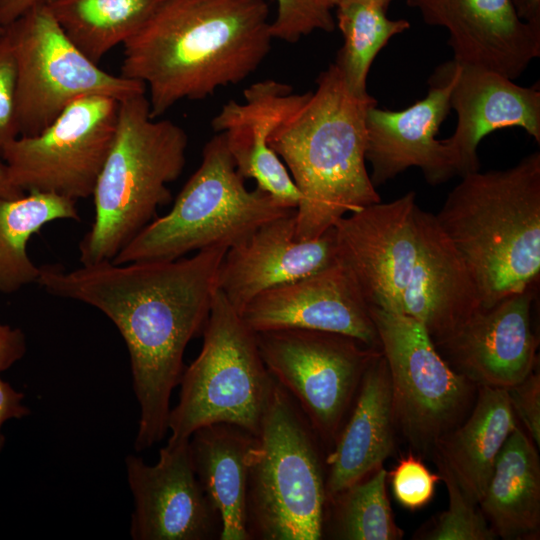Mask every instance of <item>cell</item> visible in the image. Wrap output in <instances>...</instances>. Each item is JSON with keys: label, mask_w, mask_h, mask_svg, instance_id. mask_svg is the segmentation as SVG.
<instances>
[{"label": "cell", "mask_w": 540, "mask_h": 540, "mask_svg": "<svg viewBox=\"0 0 540 540\" xmlns=\"http://www.w3.org/2000/svg\"><path fill=\"white\" fill-rule=\"evenodd\" d=\"M352 411L327 455V499L382 466L394 448L390 376L380 351L366 368Z\"/></svg>", "instance_id": "cell-23"}, {"label": "cell", "mask_w": 540, "mask_h": 540, "mask_svg": "<svg viewBox=\"0 0 540 540\" xmlns=\"http://www.w3.org/2000/svg\"><path fill=\"white\" fill-rule=\"evenodd\" d=\"M386 360L396 424L418 450L437 442L463 420L474 383L456 372L416 319L369 306Z\"/></svg>", "instance_id": "cell-10"}, {"label": "cell", "mask_w": 540, "mask_h": 540, "mask_svg": "<svg viewBox=\"0 0 540 540\" xmlns=\"http://www.w3.org/2000/svg\"><path fill=\"white\" fill-rule=\"evenodd\" d=\"M199 355L182 373L168 420L169 441L188 440L200 427L231 423L257 435L276 381L255 332L218 290Z\"/></svg>", "instance_id": "cell-8"}, {"label": "cell", "mask_w": 540, "mask_h": 540, "mask_svg": "<svg viewBox=\"0 0 540 540\" xmlns=\"http://www.w3.org/2000/svg\"><path fill=\"white\" fill-rule=\"evenodd\" d=\"M16 62L10 37L0 33V153L19 136L16 122Z\"/></svg>", "instance_id": "cell-34"}, {"label": "cell", "mask_w": 540, "mask_h": 540, "mask_svg": "<svg viewBox=\"0 0 540 540\" xmlns=\"http://www.w3.org/2000/svg\"><path fill=\"white\" fill-rule=\"evenodd\" d=\"M316 83L269 138L300 194L299 241L316 239L348 213L381 201L365 158L366 114L377 100L354 94L334 63Z\"/></svg>", "instance_id": "cell-3"}, {"label": "cell", "mask_w": 540, "mask_h": 540, "mask_svg": "<svg viewBox=\"0 0 540 540\" xmlns=\"http://www.w3.org/2000/svg\"><path fill=\"white\" fill-rule=\"evenodd\" d=\"M4 29L16 62L19 136L39 133L79 98L102 95L120 102L146 92L143 83L110 74L86 57L47 4L30 8Z\"/></svg>", "instance_id": "cell-9"}, {"label": "cell", "mask_w": 540, "mask_h": 540, "mask_svg": "<svg viewBox=\"0 0 540 540\" xmlns=\"http://www.w3.org/2000/svg\"><path fill=\"white\" fill-rule=\"evenodd\" d=\"M497 536L535 539L540 528V461L534 442L516 425L500 450L478 503Z\"/></svg>", "instance_id": "cell-26"}, {"label": "cell", "mask_w": 540, "mask_h": 540, "mask_svg": "<svg viewBox=\"0 0 540 540\" xmlns=\"http://www.w3.org/2000/svg\"><path fill=\"white\" fill-rule=\"evenodd\" d=\"M417 254L401 313L419 321L433 342L463 324L481 302L474 277L435 214L415 210Z\"/></svg>", "instance_id": "cell-21"}, {"label": "cell", "mask_w": 540, "mask_h": 540, "mask_svg": "<svg viewBox=\"0 0 540 540\" xmlns=\"http://www.w3.org/2000/svg\"><path fill=\"white\" fill-rule=\"evenodd\" d=\"M165 0H51L47 3L69 40L92 62L124 44Z\"/></svg>", "instance_id": "cell-28"}, {"label": "cell", "mask_w": 540, "mask_h": 540, "mask_svg": "<svg viewBox=\"0 0 540 540\" xmlns=\"http://www.w3.org/2000/svg\"><path fill=\"white\" fill-rule=\"evenodd\" d=\"M425 98L392 111L371 106L366 114V161L375 187L411 167L421 169L431 185L456 176L449 149L436 134L451 110L450 79L432 75Z\"/></svg>", "instance_id": "cell-18"}, {"label": "cell", "mask_w": 540, "mask_h": 540, "mask_svg": "<svg viewBox=\"0 0 540 540\" xmlns=\"http://www.w3.org/2000/svg\"><path fill=\"white\" fill-rule=\"evenodd\" d=\"M329 1L333 8H337L339 6L346 5V4L362 3V4L376 5V6H380L387 9L392 0H329Z\"/></svg>", "instance_id": "cell-41"}, {"label": "cell", "mask_w": 540, "mask_h": 540, "mask_svg": "<svg viewBox=\"0 0 540 540\" xmlns=\"http://www.w3.org/2000/svg\"><path fill=\"white\" fill-rule=\"evenodd\" d=\"M295 211L257 187L248 190L224 135L216 133L170 211L145 226L112 262L174 260L210 247L229 249Z\"/></svg>", "instance_id": "cell-7"}, {"label": "cell", "mask_w": 540, "mask_h": 540, "mask_svg": "<svg viewBox=\"0 0 540 540\" xmlns=\"http://www.w3.org/2000/svg\"><path fill=\"white\" fill-rule=\"evenodd\" d=\"M240 315L254 332L278 329L328 331L380 349L369 305L352 274L339 261L260 293Z\"/></svg>", "instance_id": "cell-16"}, {"label": "cell", "mask_w": 540, "mask_h": 540, "mask_svg": "<svg viewBox=\"0 0 540 540\" xmlns=\"http://www.w3.org/2000/svg\"><path fill=\"white\" fill-rule=\"evenodd\" d=\"M24 394L15 390L0 376V451L3 449L5 437L1 433L3 424L10 419H21L30 414L23 404Z\"/></svg>", "instance_id": "cell-37"}, {"label": "cell", "mask_w": 540, "mask_h": 540, "mask_svg": "<svg viewBox=\"0 0 540 540\" xmlns=\"http://www.w3.org/2000/svg\"><path fill=\"white\" fill-rule=\"evenodd\" d=\"M51 0H0V26L6 27L30 8Z\"/></svg>", "instance_id": "cell-38"}, {"label": "cell", "mask_w": 540, "mask_h": 540, "mask_svg": "<svg viewBox=\"0 0 540 540\" xmlns=\"http://www.w3.org/2000/svg\"><path fill=\"white\" fill-rule=\"evenodd\" d=\"M388 472L379 467L326 501L323 533L334 539L396 540L403 536L396 525L386 493Z\"/></svg>", "instance_id": "cell-29"}, {"label": "cell", "mask_w": 540, "mask_h": 540, "mask_svg": "<svg viewBox=\"0 0 540 540\" xmlns=\"http://www.w3.org/2000/svg\"><path fill=\"white\" fill-rule=\"evenodd\" d=\"M423 21L445 28L453 60L514 80L540 56V28L522 21L511 0H406Z\"/></svg>", "instance_id": "cell-19"}, {"label": "cell", "mask_w": 540, "mask_h": 540, "mask_svg": "<svg viewBox=\"0 0 540 540\" xmlns=\"http://www.w3.org/2000/svg\"><path fill=\"white\" fill-rule=\"evenodd\" d=\"M277 11L271 21L273 39L295 43L310 33L330 32L335 27L329 0H276Z\"/></svg>", "instance_id": "cell-32"}, {"label": "cell", "mask_w": 540, "mask_h": 540, "mask_svg": "<svg viewBox=\"0 0 540 540\" xmlns=\"http://www.w3.org/2000/svg\"><path fill=\"white\" fill-rule=\"evenodd\" d=\"M295 213L263 224L227 250L217 287L239 314L260 293L338 261L334 229L316 239L299 241Z\"/></svg>", "instance_id": "cell-20"}, {"label": "cell", "mask_w": 540, "mask_h": 540, "mask_svg": "<svg viewBox=\"0 0 540 540\" xmlns=\"http://www.w3.org/2000/svg\"><path fill=\"white\" fill-rule=\"evenodd\" d=\"M512 409L520 417L537 447L540 445V375L535 369L507 389Z\"/></svg>", "instance_id": "cell-35"}, {"label": "cell", "mask_w": 540, "mask_h": 540, "mask_svg": "<svg viewBox=\"0 0 540 540\" xmlns=\"http://www.w3.org/2000/svg\"><path fill=\"white\" fill-rule=\"evenodd\" d=\"M416 193L381 201L333 226L337 259L352 274L369 306L400 312L417 254Z\"/></svg>", "instance_id": "cell-13"}, {"label": "cell", "mask_w": 540, "mask_h": 540, "mask_svg": "<svg viewBox=\"0 0 540 540\" xmlns=\"http://www.w3.org/2000/svg\"><path fill=\"white\" fill-rule=\"evenodd\" d=\"M464 257L482 308L535 285L540 273V153L461 176L435 214Z\"/></svg>", "instance_id": "cell-4"}, {"label": "cell", "mask_w": 540, "mask_h": 540, "mask_svg": "<svg viewBox=\"0 0 540 540\" xmlns=\"http://www.w3.org/2000/svg\"><path fill=\"white\" fill-rule=\"evenodd\" d=\"M261 358L295 400L320 442L334 444L371 360L381 351L335 332H255Z\"/></svg>", "instance_id": "cell-11"}, {"label": "cell", "mask_w": 540, "mask_h": 540, "mask_svg": "<svg viewBox=\"0 0 540 540\" xmlns=\"http://www.w3.org/2000/svg\"><path fill=\"white\" fill-rule=\"evenodd\" d=\"M188 137L176 123L152 118L145 93L119 102L117 127L92 196L95 216L79 243L82 265L112 261L171 201Z\"/></svg>", "instance_id": "cell-5"}, {"label": "cell", "mask_w": 540, "mask_h": 540, "mask_svg": "<svg viewBox=\"0 0 540 540\" xmlns=\"http://www.w3.org/2000/svg\"><path fill=\"white\" fill-rule=\"evenodd\" d=\"M265 0H165L123 44L120 75L143 83L152 118L251 75L273 40Z\"/></svg>", "instance_id": "cell-2"}, {"label": "cell", "mask_w": 540, "mask_h": 540, "mask_svg": "<svg viewBox=\"0 0 540 540\" xmlns=\"http://www.w3.org/2000/svg\"><path fill=\"white\" fill-rule=\"evenodd\" d=\"M511 2L522 21L540 28V0H511Z\"/></svg>", "instance_id": "cell-39"}, {"label": "cell", "mask_w": 540, "mask_h": 540, "mask_svg": "<svg viewBox=\"0 0 540 540\" xmlns=\"http://www.w3.org/2000/svg\"><path fill=\"white\" fill-rule=\"evenodd\" d=\"M26 350V339L22 330L0 322V373L21 360Z\"/></svg>", "instance_id": "cell-36"}, {"label": "cell", "mask_w": 540, "mask_h": 540, "mask_svg": "<svg viewBox=\"0 0 540 540\" xmlns=\"http://www.w3.org/2000/svg\"><path fill=\"white\" fill-rule=\"evenodd\" d=\"M257 438L246 494L250 540L321 539L327 496L320 440L277 382Z\"/></svg>", "instance_id": "cell-6"}, {"label": "cell", "mask_w": 540, "mask_h": 540, "mask_svg": "<svg viewBox=\"0 0 540 540\" xmlns=\"http://www.w3.org/2000/svg\"><path fill=\"white\" fill-rule=\"evenodd\" d=\"M67 219L79 220V212L76 201L63 196L32 191L0 198V292L37 283L40 267L28 255V242L43 226Z\"/></svg>", "instance_id": "cell-27"}, {"label": "cell", "mask_w": 540, "mask_h": 540, "mask_svg": "<svg viewBox=\"0 0 540 540\" xmlns=\"http://www.w3.org/2000/svg\"><path fill=\"white\" fill-rule=\"evenodd\" d=\"M516 425L507 389L479 385L469 417L437 442V460L473 503L482 499L498 454Z\"/></svg>", "instance_id": "cell-25"}, {"label": "cell", "mask_w": 540, "mask_h": 540, "mask_svg": "<svg viewBox=\"0 0 540 540\" xmlns=\"http://www.w3.org/2000/svg\"><path fill=\"white\" fill-rule=\"evenodd\" d=\"M227 250L216 246L174 260L103 261L72 270L40 267L37 284L53 296L98 309L124 339L139 405L137 452L168 432L170 399L184 371V352L203 333Z\"/></svg>", "instance_id": "cell-1"}, {"label": "cell", "mask_w": 540, "mask_h": 540, "mask_svg": "<svg viewBox=\"0 0 540 540\" xmlns=\"http://www.w3.org/2000/svg\"><path fill=\"white\" fill-rule=\"evenodd\" d=\"M535 285L490 308H480L434 344L458 373L474 384L508 389L536 366L537 340L531 328Z\"/></svg>", "instance_id": "cell-15"}, {"label": "cell", "mask_w": 540, "mask_h": 540, "mask_svg": "<svg viewBox=\"0 0 540 540\" xmlns=\"http://www.w3.org/2000/svg\"><path fill=\"white\" fill-rule=\"evenodd\" d=\"M24 194L12 183L7 166L0 156V198H16Z\"/></svg>", "instance_id": "cell-40"}, {"label": "cell", "mask_w": 540, "mask_h": 540, "mask_svg": "<svg viewBox=\"0 0 540 540\" xmlns=\"http://www.w3.org/2000/svg\"><path fill=\"white\" fill-rule=\"evenodd\" d=\"M3 30H4V28L0 26V33H1Z\"/></svg>", "instance_id": "cell-42"}, {"label": "cell", "mask_w": 540, "mask_h": 540, "mask_svg": "<svg viewBox=\"0 0 540 540\" xmlns=\"http://www.w3.org/2000/svg\"><path fill=\"white\" fill-rule=\"evenodd\" d=\"M244 101L230 100L211 126L225 137L237 171L254 179L257 188L296 209L300 194L286 166L269 145L274 128L292 112L303 94L286 83L267 79L249 86Z\"/></svg>", "instance_id": "cell-22"}, {"label": "cell", "mask_w": 540, "mask_h": 540, "mask_svg": "<svg viewBox=\"0 0 540 540\" xmlns=\"http://www.w3.org/2000/svg\"><path fill=\"white\" fill-rule=\"evenodd\" d=\"M440 479L445 483L449 507L440 514L421 538L427 540H494L498 536L477 504L461 490L449 469L437 460Z\"/></svg>", "instance_id": "cell-31"}, {"label": "cell", "mask_w": 540, "mask_h": 540, "mask_svg": "<svg viewBox=\"0 0 540 540\" xmlns=\"http://www.w3.org/2000/svg\"><path fill=\"white\" fill-rule=\"evenodd\" d=\"M188 440H168L153 465L125 458L133 540H220L221 519L196 477Z\"/></svg>", "instance_id": "cell-14"}, {"label": "cell", "mask_w": 540, "mask_h": 540, "mask_svg": "<svg viewBox=\"0 0 540 540\" xmlns=\"http://www.w3.org/2000/svg\"><path fill=\"white\" fill-rule=\"evenodd\" d=\"M388 475L395 499L409 510L427 505L433 498L436 483L441 480L439 474L432 473L412 454L400 459Z\"/></svg>", "instance_id": "cell-33"}, {"label": "cell", "mask_w": 540, "mask_h": 540, "mask_svg": "<svg viewBox=\"0 0 540 540\" xmlns=\"http://www.w3.org/2000/svg\"><path fill=\"white\" fill-rule=\"evenodd\" d=\"M336 9L343 45L334 64L350 90L364 96L368 94L367 78L375 57L392 37L409 29L410 23L388 18L387 9L376 5L352 3Z\"/></svg>", "instance_id": "cell-30"}, {"label": "cell", "mask_w": 540, "mask_h": 540, "mask_svg": "<svg viewBox=\"0 0 540 540\" xmlns=\"http://www.w3.org/2000/svg\"><path fill=\"white\" fill-rule=\"evenodd\" d=\"M257 444V435L224 422L200 427L189 437L194 472L221 519L220 540H250L246 494Z\"/></svg>", "instance_id": "cell-24"}, {"label": "cell", "mask_w": 540, "mask_h": 540, "mask_svg": "<svg viewBox=\"0 0 540 540\" xmlns=\"http://www.w3.org/2000/svg\"><path fill=\"white\" fill-rule=\"evenodd\" d=\"M118 109L114 98L85 96L39 133L10 141L0 156L14 186L74 201L92 196L114 140Z\"/></svg>", "instance_id": "cell-12"}, {"label": "cell", "mask_w": 540, "mask_h": 540, "mask_svg": "<svg viewBox=\"0 0 540 540\" xmlns=\"http://www.w3.org/2000/svg\"><path fill=\"white\" fill-rule=\"evenodd\" d=\"M451 80V109L457 113L454 133L445 139L456 175L480 169L477 148L488 134L502 128L524 129L540 143V89L517 85L491 69L454 60L434 74Z\"/></svg>", "instance_id": "cell-17"}]
</instances>
